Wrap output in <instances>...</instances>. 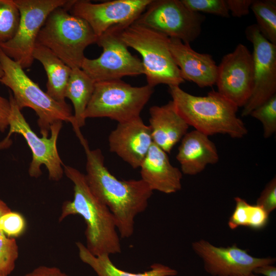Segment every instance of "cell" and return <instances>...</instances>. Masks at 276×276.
<instances>
[{"instance_id":"obj_1","label":"cell","mask_w":276,"mask_h":276,"mask_svg":"<svg viewBox=\"0 0 276 276\" xmlns=\"http://www.w3.org/2000/svg\"><path fill=\"white\" fill-rule=\"evenodd\" d=\"M78 137L86 154L85 176L89 188L112 214L121 237H130L135 218L147 209L153 191L141 179H118L105 166L101 150L90 149L82 134Z\"/></svg>"},{"instance_id":"obj_2","label":"cell","mask_w":276,"mask_h":276,"mask_svg":"<svg viewBox=\"0 0 276 276\" xmlns=\"http://www.w3.org/2000/svg\"><path fill=\"white\" fill-rule=\"evenodd\" d=\"M63 170L74 184V198L63 203L59 222L70 215H80L86 225V247L90 253L94 256L120 253V240L109 210L92 192L85 174L64 165Z\"/></svg>"},{"instance_id":"obj_3","label":"cell","mask_w":276,"mask_h":276,"mask_svg":"<svg viewBox=\"0 0 276 276\" xmlns=\"http://www.w3.org/2000/svg\"><path fill=\"white\" fill-rule=\"evenodd\" d=\"M169 92L178 114L195 130L208 136L223 134L236 139L247 133L244 123L237 115L238 107L217 91L196 96L178 85H170Z\"/></svg>"},{"instance_id":"obj_4","label":"cell","mask_w":276,"mask_h":276,"mask_svg":"<svg viewBox=\"0 0 276 276\" xmlns=\"http://www.w3.org/2000/svg\"><path fill=\"white\" fill-rule=\"evenodd\" d=\"M0 63L4 75L0 82L9 87L18 108L32 109L38 116L37 123L42 136L49 137L51 126L57 122H74L71 106L59 103L25 73L20 65L0 48Z\"/></svg>"},{"instance_id":"obj_5","label":"cell","mask_w":276,"mask_h":276,"mask_svg":"<svg viewBox=\"0 0 276 276\" xmlns=\"http://www.w3.org/2000/svg\"><path fill=\"white\" fill-rule=\"evenodd\" d=\"M65 6L49 15L36 44L51 50L71 68H81L85 49L96 43L98 37L85 20L70 13Z\"/></svg>"},{"instance_id":"obj_6","label":"cell","mask_w":276,"mask_h":276,"mask_svg":"<svg viewBox=\"0 0 276 276\" xmlns=\"http://www.w3.org/2000/svg\"><path fill=\"white\" fill-rule=\"evenodd\" d=\"M121 39L141 56L147 84L178 85L185 82L169 48V38L135 22L119 30Z\"/></svg>"},{"instance_id":"obj_7","label":"cell","mask_w":276,"mask_h":276,"mask_svg":"<svg viewBox=\"0 0 276 276\" xmlns=\"http://www.w3.org/2000/svg\"><path fill=\"white\" fill-rule=\"evenodd\" d=\"M153 92L148 84L132 86L121 79L96 82L84 118H108L118 123L134 119Z\"/></svg>"},{"instance_id":"obj_8","label":"cell","mask_w":276,"mask_h":276,"mask_svg":"<svg viewBox=\"0 0 276 276\" xmlns=\"http://www.w3.org/2000/svg\"><path fill=\"white\" fill-rule=\"evenodd\" d=\"M11 111L9 118L8 135L0 142V149L8 147L10 137L13 133L22 135L31 150L32 159L29 168L30 176L37 178L41 174V167L45 166L50 180L59 181L64 173L63 166L57 148V141L62 126V122H57L50 128V137H39L30 127L17 107L12 93L9 99Z\"/></svg>"},{"instance_id":"obj_9","label":"cell","mask_w":276,"mask_h":276,"mask_svg":"<svg viewBox=\"0 0 276 276\" xmlns=\"http://www.w3.org/2000/svg\"><path fill=\"white\" fill-rule=\"evenodd\" d=\"M20 13L14 36L0 43V48L23 69L30 67L38 34L48 16L54 9L65 6L68 0H13Z\"/></svg>"},{"instance_id":"obj_10","label":"cell","mask_w":276,"mask_h":276,"mask_svg":"<svg viewBox=\"0 0 276 276\" xmlns=\"http://www.w3.org/2000/svg\"><path fill=\"white\" fill-rule=\"evenodd\" d=\"M205 18L187 8L181 0H151L134 22L190 44L200 35Z\"/></svg>"},{"instance_id":"obj_11","label":"cell","mask_w":276,"mask_h":276,"mask_svg":"<svg viewBox=\"0 0 276 276\" xmlns=\"http://www.w3.org/2000/svg\"><path fill=\"white\" fill-rule=\"evenodd\" d=\"M113 28L98 37L96 43L103 49L96 59L85 58L81 68L95 83L121 79L125 76L144 74L141 60L132 55Z\"/></svg>"},{"instance_id":"obj_12","label":"cell","mask_w":276,"mask_h":276,"mask_svg":"<svg viewBox=\"0 0 276 276\" xmlns=\"http://www.w3.org/2000/svg\"><path fill=\"white\" fill-rule=\"evenodd\" d=\"M151 0H113L100 3L74 0L68 9L85 20L97 37L113 28H123L134 22Z\"/></svg>"},{"instance_id":"obj_13","label":"cell","mask_w":276,"mask_h":276,"mask_svg":"<svg viewBox=\"0 0 276 276\" xmlns=\"http://www.w3.org/2000/svg\"><path fill=\"white\" fill-rule=\"evenodd\" d=\"M245 33L253 47L254 83L251 95L243 107L242 117L249 115L276 94V44L262 35L256 24L248 26Z\"/></svg>"},{"instance_id":"obj_14","label":"cell","mask_w":276,"mask_h":276,"mask_svg":"<svg viewBox=\"0 0 276 276\" xmlns=\"http://www.w3.org/2000/svg\"><path fill=\"white\" fill-rule=\"evenodd\" d=\"M253 83L252 54L245 45L239 43L223 56L218 65L217 91L238 107H244L251 95Z\"/></svg>"},{"instance_id":"obj_15","label":"cell","mask_w":276,"mask_h":276,"mask_svg":"<svg viewBox=\"0 0 276 276\" xmlns=\"http://www.w3.org/2000/svg\"><path fill=\"white\" fill-rule=\"evenodd\" d=\"M192 246L202 260L205 271L212 276L246 275L258 267L275 262L274 258L254 257L236 244L218 247L200 239L193 242Z\"/></svg>"},{"instance_id":"obj_16","label":"cell","mask_w":276,"mask_h":276,"mask_svg":"<svg viewBox=\"0 0 276 276\" xmlns=\"http://www.w3.org/2000/svg\"><path fill=\"white\" fill-rule=\"evenodd\" d=\"M109 150L133 169L140 168L153 141L149 125L141 117L119 123L108 136Z\"/></svg>"},{"instance_id":"obj_17","label":"cell","mask_w":276,"mask_h":276,"mask_svg":"<svg viewBox=\"0 0 276 276\" xmlns=\"http://www.w3.org/2000/svg\"><path fill=\"white\" fill-rule=\"evenodd\" d=\"M169 48L183 79L192 81L200 87L216 84L218 65L212 56L194 51L190 44L169 38Z\"/></svg>"},{"instance_id":"obj_18","label":"cell","mask_w":276,"mask_h":276,"mask_svg":"<svg viewBox=\"0 0 276 276\" xmlns=\"http://www.w3.org/2000/svg\"><path fill=\"white\" fill-rule=\"evenodd\" d=\"M140 168L141 179L153 191L172 194L181 189V171L170 163L167 153L153 143Z\"/></svg>"},{"instance_id":"obj_19","label":"cell","mask_w":276,"mask_h":276,"mask_svg":"<svg viewBox=\"0 0 276 276\" xmlns=\"http://www.w3.org/2000/svg\"><path fill=\"white\" fill-rule=\"evenodd\" d=\"M149 125L153 143L170 153L188 132L189 125L178 114L172 101L149 109Z\"/></svg>"},{"instance_id":"obj_20","label":"cell","mask_w":276,"mask_h":276,"mask_svg":"<svg viewBox=\"0 0 276 276\" xmlns=\"http://www.w3.org/2000/svg\"><path fill=\"white\" fill-rule=\"evenodd\" d=\"M176 157L182 173L189 175L201 172L208 165L219 160L215 144L208 135L196 130L187 132L182 138Z\"/></svg>"},{"instance_id":"obj_21","label":"cell","mask_w":276,"mask_h":276,"mask_svg":"<svg viewBox=\"0 0 276 276\" xmlns=\"http://www.w3.org/2000/svg\"><path fill=\"white\" fill-rule=\"evenodd\" d=\"M33 56L42 64L47 73V94L59 103H66L65 91L72 68L51 50L40 45L36 44Z\"/></svg>"},{"instance_id":"obj_22","label":"cell","mask_w":276,"mask_h":276,"mask_svg":"<svg viewBox=\"0 0 276 276\" xmlns=\"http://www.w3.org/2000/svg\"><path fill=\"white\" fill-rule=\"evenodd\" d=\"M80 260L89 265L98 276H175L177 271L160 263H155L149 270L141 273H131L117 267L111 262L109 255L94 256L80 242L76 243Z\"/></svg>"},{"instance_id":"obj_23","label":"cell","mask_w":276,"mask_h":276,"mask_svg":"<svg viewBox=\"0 0 276 276\" xmlns=\"http://www.w3.org/2000/svg\"><path fill=\"white\" fill-rule=\"evenodd\" d=\"M95 82L80 68H72L65 89V98L73 103L74 113L72 124L75 133L85 125L84 113L91 98Z\"/></svg>"},{"instance_id":"obj_24","label":"cell","mask_w":276,"mask_h":276,"mask_svg":"<svg viewBox=\"0 0 276 276\" xmlns=\"http://www.w3.org/2000/svg\"><path fill=\"white\" fill-rule=\"evenodd\" d=\"M235 207L228 222L231 229L245 226L259 230L266 226L269 214L261 206L250 204L239 197H235Z\"/></svg>"},{"instance_id":"obj_25","label":"cell","mask_w":276,"mask_h":276,"mask_svg":"<svg viewBox=\"0 0 276 276\" xmlns=\"http://www.w3.org/2000/svg\"><path fill=\"white\" fill-rule=\"evenodd\" d=\"M262 35L276 44V1L253 0L250 6Z\"/></svg>"},{"instance_id":"obj_26","label":"cell","mask_w":276,"mask_h":276,"mask_svg":"<svg viewBox=\"0 0 276 276\" xmlns=\"http://www.w3.org/2000/svg\"><path fill=\"white\" fill-rule=\"evenodd\" d=\"M20 13L13 0H0V43L11 40L19 25Z\"/></svg>"},{"instance_id":"obj_27","label":"cell","mask_w":276,"mask_h":276,"mask_svg":"<svg viewBox=\"0 0 276 276\" xmlns=\"http://www.w3.org/2000/svg\"><path fill=\"white\" fill-rule=\"evenodd\" d=\"M18 256L15 239L0 232V276H9L12 272Z\"/></svg>"},{"instance_id":"obj_28","label":"cell","mask_w":276,"mask_h":276,"mask_svg":"<svg viewBox=\"0 0 276 276\" xmlns=\"http://www.w3.org/2000/svg\"><path fill=\"white\" fill-rule=\"evenodd\" d=\"M263 125L265 138L270 137L276 131V94L250 113Z\"/></svg>"},{"instance_id":"obj_29","label":"cell","mask_w":276,"mask_h":276,"mask_svg":"<svg viewBox=\"0 0 276 276\" xmlns=\"http://www.w3.org/2000/svg\"><path fill=\"white\" fill-rule=\"evenodd\" d=\"M193 12L209 13L222 17H229L225 0H181Z\"/></svg>"},{"instance_id":"obj_30","label":"cell","mask_w":276,"mask_h":276,"mask_svg":"<svg viewBox=\"0 0 276 276\" xmlns=\"http://www.w3.org/2000/svg\"><path fill=\"white\" fill-rule=\"evenodd\" d=\"M26 222L18 213L10 212L0 218V231L8 237H17L24 231Z\"/></svg>"},{"instance_id":"obj_31","label":"cell","mask_w":276,"mask_h":276,"mask_svg":"<svg viewBox=\"0 0 276 276\" xmlns=\"http://www.w3.org/2000/svg\"><path fill=\"white\" fill-rule=\"evenodd\" d=\"M256 204L264 209L269 214L276 209V179L269 182L257 200Z\"/></svg>"},{"instance_id":"obj_32","label":"cell","mask_w":276,"mask_h":276,"mask_svg":"<svg viewBox=\"0 0 276 276\" xmlns=\"http://www.w3.org/2000/svg\"><path fill=\"white\" fill-rule=\"evenodd\" d=\"M225 2L232 15L240 17L249 13L253 0H225Z\"/></svg>"},{"instance_id":"obj_33","label":"cell","mask_w":276,"mask_h":276,"mask_svg":"<svg viewBox=\"0 0 276 276\" xmlns=\"http://www.w3.org/2000/svg\"><path fill=\"white\" fill-rule=\"evenodd\" d=\"M20 276H69L55 266L40 265L31 271Z\"/></svg>"},{"instance_id":"obj_34","label":"cell","mask_w":276,"mask_h":276,"mask_svg":"<svg viewBox=\"0 0 276 276\" xmlns=\"http://www.w3.org/2000/svg\"><path fill=\"white\" fill-rule=\"evenodd\" d=\"M11 105L9 100L0 95V131L4 132L9 127Z\"/></svg>"},{"instance_id":"obj_35","label":"cell","mask_w":276,"mask_h":276,"mask_svg":"<svg viewBox=\"0 0 276 276\" xmlns=\"http://www.w3.org/2000/svg\"><path fill=\"white\" fill-rule=\"evenodd\" d=\"M252 272L264 276H276V267L273 264H266L256 268Z\"/></svg>"},{"instance_id":"obj_36","label":"cell","mask_w":276,"mask_h":276,"mask_svg":"<svg viewBox=\"0 0 276 276\" xmlns=\"http://www.w3.org/2000/svg\"><path fill=\"white\" fill-rule=\"evenodd\" d=\"M11 211V209L7 204L0 199V218L4 215ZM0 232H2L0 231Z\"/></svg>"},{"instance_id":"obj_37","label":"cell","mask_w":276,"mask_h":276,"mask_svg":"<svg viewBox=\"0 0 276 276\" xmlns=\"http://www.w3.org/2000/svg\"><path fill=\"white\" fill-rule=\"evenodd\" d=\"M3 75H4V71H3V70L2 68V65H1V64L0 63V81H1V79L2 78Z\"/></svg>"},{"instance_id":"obj_38","label":"cell","mask_w":276,"mask_h":276,"mask_svg":"<svg viewBox=\"0 0 276 276\" xmlns=\"http://www.w3.org/2000/svg\"><path fill=\"white\" fill-rule=\"evenodd\" d=\"M235 276H258V274H255L254 273L252 272L246 275H235Z\"/></svg>"}]
</instances>
